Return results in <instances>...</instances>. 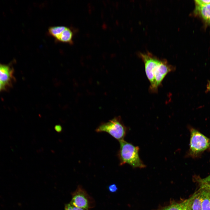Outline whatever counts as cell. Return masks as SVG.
<instances>
[{
	"mask_svg": "<svg viewBox=\"0 0 210 210\" xmlns=\"http://www.w3.org/2000/svg\"><path fill=\"white\" fill-rule=\"evenodd\" d=\"M138 54L144 64L146 74L150 83V90L156 92L164 77L174 70L175 67L166 59L159 58L149 52Z\"/></svg>",
	"mask_w": 210,
	"mask_h": 210,
	"instance_id": "1",
	"label": "cell"
},
{
	"mask_svg": "<svg viewBox=\"0 0 210 210\" xmlns=\"http://www.w3.org/2000/svg\"><path fill=\"white\" fill-rule=\"evenodd\" d=\"M119 141L120 147L118 155L120 165L127 164L134 168L145 167L139 158L138 147L134 146L124 139Z\"/></svg>",
	"mask_w": 210,
	"mask_h": 210,
	"instance_id": "2",
	"label": "cell"
},
{
	"mask_svg": "<svg viewBox=\"0 0 210 210\" xmlns=\"http://www.w3.org/2000/svg\"><path fill=\"white\" fill-rule=\"evenodd\" d=\"M127 130L120 118L116 117L101 124L96 128V131L98 132H106L119 141L124 139Z\"/></svg>",
	"mask_w": 210,
	"mask_h": 210,
	"instance_id": "3",
	"label": "cell"
},
{
	"mask_svg": "<svg viewBox=\"0 0 210 210\" xmlns=\"http://www.w3.org/2000/svg\"><path fill=\"white\" fill-rule=\"evenodd\" d=\"M190 144V153L191 155H196L210 146V139L197 130L191 128Z\"/></svg>",
	"mask_w": 210,
	"mask_h": 210,
	"instance_id": "4",
	"label": "cell"
},
{
	"mask_svg": "<svg viewBox=\"0 0 210 210\" xmlns=\"http://www.w3.org/2000/svg\"><path fill=\"white\" fill-rule=\"evenodd\" d=\"M93 201L82 187L79 186L72 194V198L69 203L76 207L88 209L91 208Z\"/></svg>",
	"mask_w": 210,
	"mask_h": 210,
	"instance_id": "5",
	"label": "cell"
},
{
	"mask_svg": "<svg viewBox=\"0 0 210 210\" xmlns=\"http://www.w3.org/2000/svg\"><path fill=\"white\" fill-rule=\"evenodd\" d=\"M203 190L200 188L188 199L186 210H202Z\"/></svg>",
	"mask_w": 210,
	"mask_h": 210,
	"instance_id": "6",
	"label": "cell"
},
{
	"mask_svg": "<svg viewBox=\"0 0 210 210\" xmlns=\"http://www.w3.org/2000/svg\"><path fill=\"white\" fill-rule=\"evenodd\" d=\"M13 71L9 66L0 64V82L6 87L10 86L14 79Z\"/></svg>",
	"mask_w": 210,
	"mask_h": 210,
	"instance_id": "7",
	"label": "cell"
},
{
	"mask_svg": "<svg viewBox=\"0 0 210 210\" xmlns=\"http://www.w3.org/2000/svg\"><path fill=\"white\" fill-rule=\"evenodd\" d=\"M194 14L199 16L206 24L210 27V4L202 5H195Z\"/></svg>",
	"mask_w": 210,
	"mask_h": 210,
	"instance_id": "8",
	"label": "cell"
},
{
	"mask_svg": "<svg viewBox=\"0 0 210 210\" xmlns=\"http://www.w3.org/2000/svg\"><path fill=\"white\" fill-rule=\"evenodd\" d=\"M74 35L72 30L70 28L66 27L55 40L59 42L72 44Z\"/></svg>",
	"mask_w": 210,
	"mask_h": 210,
	"instance_id": "9",
	"label": "cell"
},
{
	"mask_svg": "<svg viewBox=\"0 0 210 210\" xmlns=\"http://www.w3.org/2000/svg\"><path fill=\"white\" fill-rule=\"evenodd\" d=\"M188 199L180 203H175L169 206L162 210H186Z\"/></svg>",
	"mask_w": 210,
	"mask_h": 210,
	"instance_id": "10",
	"label": "cell"
},
{
	"mask_svg": "<svg viewBox=\"0 0 210 210\" xmlns=\"http://www.w3.org/2000/svg\"><path fill=\"white\" fill-rule=\"evenodd\" d=\"M202 189L203 193L202 204V210H210V192Z\"/></svg>",
	"mask_w": 210,
	"mask_h": 210,
	"instance_id": "11",
	"label": "cell"
},
{
	"mask_svg": "<svg viewBox=\"0 0 210 210\" xmlns=\"http://www.w3.org/2000/svg\"><path fill=\"white\" fill-rule=\"evenodd\" d=\"M66 27L63 26L51 27L48 29V33L50 35L56 39Z\"/></svg>",
	"mask_w": 210,
	"mask_h": 210,
	"instance_id": "12",
	"label": "cell"
},
{
	"mask_svg": "<svg viewBox=\"0 0 210 210\" xmlns=\"http://www.w3.org/2000/svg\"><path fill=\"white\" fill-rule=\"evenodd\" d=\"M64 210H88V209L75 207L69 203L65 204Z\"/></svg>",
	"mask_w": 210,
	"mask_h": 210,
	"instance_id": "13",
	"label": "cell"
},
{
	"mask_svg": "<svg viewBox=\"0 0 210 210\" xmlns=\"http://www.w3.org/2000/svg\"><path fill=\"white\" fill-rule=\"evenodd\" d=\"M200 188L210 192V182L200 183Z\"/></svg>",
	"mask_w": 210,
	"mask_h": 210,
	"instance_id": "14",
	"label": "cell"
},
{
	"mask_svg": "<svg viewBox=\"0 0 210 210\" xmlns=\"http://www.w3.org/2000/svg\"><path fill=\"white\" fill-rule=\"evenodd\" d=\"M195 5H202L210 4V0H195Z\"/></svg>",
	"mask_w": 210,
	"mask_h": 210,
	"instance_id": "15",
	"label": "cell"
},
{
	"mask_svg": "<svg viewBox=\"0 0 210 210\" xmlns=\"http://www.w3.org/2000/svg\"><path fill=\"white\" fill-rule=\"evenodd\" d=\"M108 190L110 192H115L117 191L118 188L116 184H113L108 186Z\"/></svg>",
	"mask_w": 210,
	"mask_h": 210,
	"instance_id": "16",
	"label": "cell"
},
{
	"mask_svg": "<svg viewBox=\"0 0 210 210\" xmlns=\"http://www.w3.org/2000/svg\"><path fill=\"white\" fill-rule=\"evenodd\" d=\"M199 182L200 183H203L210 182V174L206 177L200 179Z\"/></svg>",
	"mask_w": 210,
	"mask_h": 210,
	"instance_id": "17",
	"label": "cell"
},
{
	"mask_svg": "<svg viewBox=\"0 0 210 210\" xmlns=\"http://www.w3.org/2000/svg\"><path fill=\"white\" fill-rule=\"evenodd\" d=\"M210 92V80H208L206 85V90L205 91L206 93Z\"/></svg>",
	"mask_w": 210,
	"mask_h": 210,
	"instance_id": "18",
	"label": "cell"
},
{
	"mask_svg": "<svg viewBox=\"0 0 210 210\" xmlns=\"http://www.w3.org/2000/svg\"><path fill=\"white\" fill-rule=\"evenodd\" d=\"M55 129L56 131L58 132H60L62 130L61 126L59 125H56L55 127Z\"/></svg>",
	"mask_w": 210,
	"mask_h": 210,
	"instance_id": "19",
	"label": "cell"
},
{
	"mask_svg": "<svg viewBox=\"0 0 210 210\" xmlns=\"http://www.w3.org/2000/svg\"><path fill=\"white\" fill-rule=\"evenodd\" d=\"M6 87L0 82V91L5 89Z\"/></svg>",
	"mask_w": 210,
	"mask_h": 210,
	"instance_id": "20",
	"label": "cell"
}]
</instances>
